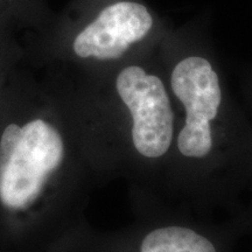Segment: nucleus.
Instances as JSON below:
<instances>
[{
    "label": "nucleus",
    "mask_w": 252,
    "mask_h": 252,
    "mask_svg": "<svg viewBox=\"0 0 252 252\" xmlns=\"http://www.w3.org/2000/svg\"><path fill=\"white\" fill-rule=\"evenodd\" d=\"M61 94L23 63L0 116V252H56L98 182Z\"/></svg>",
    "instance_id": "f257e3e1"
},
{
    "label": "nucleus",
    "mask_w": 252,
    "mask_h": 252,
    "mask_svg": "<svg viewBox=\"0 0 252 252\" xmlns=\"http://www.w3.org/2000/svg\"><path fill=\"white\" fill-rule=\"evenodd\" d=\"M123 111L74 108L69 112L99 181L122 171L143 186L168 185L176 133V112L165 83L140 65H127L115 78Z\"/></svg>",
    "instance_id": "f03ea898"
},
{
    "label": "nucleus",
    "mask_w": 252,
    "mask_h": 252,
    "mask_svg": "<svg viewBox=\"0 0 252 252\" xmlns=\"http://www.w3.org/2000/svg\"><path fill=\"white\" fill-rule=\"evenodd\" d=\"M169 81L181 111L168 185L195 201L216 200L225 133L220 77L206 58L187 56L176 63Z\"/></svg>",
    "instance_id": "7ed1b4c3"
},
{
    "label": "nucleus",
    "mask_w": 252,
    "mask_h": 252,
    "mask_svg": "<svg viewBox=\"0 0 252 252\" xmlns=\"http://www.w3.org/2000/svg\"><path fill=\"white\" fill-rule=\"evenodd\" d=\"M146 7L137 2L118 1L100 9L93 19L75 28L62 42L24 49V64L41 68L56 60L82 64L108 63L119 60L152 28Z\"/></svg>",
    "instance_id": "20e7f679"
},
{
    "label": "nucleus",
    "mask_w": 252,
    "mask_h": 252,
    "mask_svg": "<svg viewBox=\"0 0 252 252\" xmlns=\"http://www.w3.org/2000/svg\"><path fill=\"white\" fill-rule=\"evenodd\" d=\"M168 217L143 235L139 252H217L210 237L198 228Z\"/></svg>",
    "instance_id": "39448f33"
},
{
    "label": "nucleus",
    "mask_w": 252,
    "mask_h": 252,
    "mask_svg": "<svg viewBox=\"0 0 252 252\" xmlns=\"http://www.w3.org/2000/svg\"><path fill=\"white\" fill-rule=\"evenodd\" d=\"M21 34L13 21L0 19V116L11 82L24 63Z\"/></svg>",
    "instance_id": "423d86ee"
},
{
    "label": "nucleus",
    "mask_w": 252,
    "mask_h": 252,
    "mask_svg": "<svg viewBox=\"0 0 252 252\" xmlns=\"http://www.w3.org/2000/svg\"><path fill=\"white\" fill-rule=\"evenodd\" d=\"M7 18L21 33L41 26L40 0H0V19Z\"/></svg>",
    "instance_id": "0eeeda50"
}]
</instances>
